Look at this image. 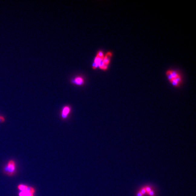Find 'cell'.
<instances>
[{"mask_svg": "<svg viewBox=\"0 0 196 196\" xmlns=\"http://www.w3.org/2000/svg\"><path fill=\"white\" fill-rule=\"evenodd\" d=\"M19 190L18 196H35L36 189L32 186L24 184H20L17 186Z\"/></svg>", "mask_w": 196, "mask_h": 196, "instance_id": "obj_1", "label": "cell"}, {"mask_svg": "<svg viewBox=\"0 0 196 196\" xmlns=\"http://www.w3.org/2000/svg\"><path fill=\"white\" fill-rule=\"evenodd\" d=\"M4 171L5 174L11 176L15 174L16 172V164L15 162L11 160L8 162L6 166L5 167Z\"/></svg>", "mask_w": 196, "mask_h": 196, "instance_id": "obj_2", "label": "cell"}, {"mask_svg": "<svg viewBox=\"0 0 196 196\" xmlns=\"http://www.w3.org/2000/svg\"><path fill=\"white\" fill-rule=\"evenodd\" d=\"M71 111V108L70 106L66 105L63 108L61 112V117L63 119H67L69 113Z\"/></svg>", "mask_w": 196, "mask_h": 196, "instance_id": "obj_3", "label": "cell"}, {"mask_svg": "<svg viewBox=\"0 0 196 196\" xmlns=\"http://www.w3.org/2000/svg\"><path fill=\"white\" fill-rule=\"evenodd\" d=\"M72 83L77 85H82L84 84V80L81 76H76L72 80Z\"/></svg>", "mask_w": 196, "mask_h": 196, "instance_id": "obj_4", "label": "cell"}, {"mask_svg": "<svg viewBox=\"0 0 196 196\" xmlns=\"http://www.w3.org/2000/svg\"><path fill=\"white\" fill-rule=\"evenodd\" d=\"M111 53L109 52H108L106 54L105 56H104L103 60V63L105 65L108 66L109 64L110 60V58L111 57Z\"/></svg>", "mask_w": 196, "mask_h": 196, "instance_id": "obj_5", "label": "cell"}, {"mask_svg": "<svg viewBox=\"0 0 196 196\" xmlns=\"http://www.w3.org/2000/svg\"><path fill=\"white\" fill-rule=\"evenodd\" d=\"M168 70L169 72L170 73L171 76H172L173 79H176V78L180 75L176 71L173 70Z\"/></svg>", "mask_w": 196, "mask_h": 196, "instance_id": "obj_6", "label": "cell"}, {"mask_svg": "<svg viewBox=\"0 0 196 196\" xmlns=\"http://www.w3.org/2000/svg\"><path fill=\"white\" fill-rule=\"evenodd\" d=\"M169 81L173 86H175L176 87H178L179 86V83L177 81V80L175 79H172V80H171Z\"/></svg>", "mask_w": 196, "mask_h": 196, "instance_id": "obj_7", "label": "cell"}, {"mask_svg": "<svg viewBox=\"0 0 196 196\" xmlns=\"http://www.w3.org/2000/svg\"><path fill=\"white\" fill-rule=\"evenodd\" d=\"M144 188H145L147 193H148V192H149L152 190L151 188L149 186H146V187H144Z\"/></svg>", "mask_w": 196, "mask_h": 196, "instance_id": "obj_8", "label": "cell"}, {"mask_svg": "<svg viewBox=\"0 0 196 196\" xmlns=\"http://www.w3.org/2000/svg\"><path fill=\"white\" fill-rule=\"evenodd\" d=\"M175 80H177V81L178 82V83L179 84H180L181 83V81H182V79H181V76L180 75L179 76H178V77H177V78H176V79H175Z\"/></svg>", "mask_w": 196, "mask_h": 196, "instance_id": "obj_9", "label": "cell"}, {"mask_svg": "<svg viewBox=\"0 0 196 196\" xmlns=\"http://www.w3.org/2000/svg\"><path fill=\"white\" fill-rule=\"evenodd\" d=\"M140 191L141 193L142 194V195H143L147 193V192H146V190H145V188H142L141 189V190Z\"/></svg>", "mask_w": 196, "mask_h": 196, "instance_id": "obj_10", "label": "cell"}, {"mask_svg": "<svg viewBox=\"0 0 196 196\" xmlns=\"http://www.w3.org/2000/svg\"><path fill=\"white\" fill-rule=\"evenodd\" d=\"M148 193L150 196H154V195H155L154 191L152 190L151 191H149V192H148V193Z\"/></svg>", "mask_w": 196, "mask_h": 196, "instance_id": "obj_11", "label": "cell"}, {"mask_svg": "<svg viewBox=\"0 0 196 196\" xmlns=\"http://www.w3.org/2000/svg\"><path fill=\"white\" fill-rule=\"evenodd\" d=\"M5 119L2 116H0V122H3L4 121Z\"/></svg>", "mask_w": 196, "mask_h": 196, "instance_id": "obj_12", "label": "cell"}, {"mask_svg": "<svg viewBox=\"0 0 196 196\" xmlns=\"http://www.w3.org/2000/svg\"><path fill=\"white\" fill-rule=\"evenodd\" d=\"M143 195H142V194L141 193L140 191H139V192H138V193H137V195H136V196H143Z\"/></svg>", "mask_w": 196, "mask_h": 196, "instance_id": "obj_13", "label": "cell"}]
</instances>
